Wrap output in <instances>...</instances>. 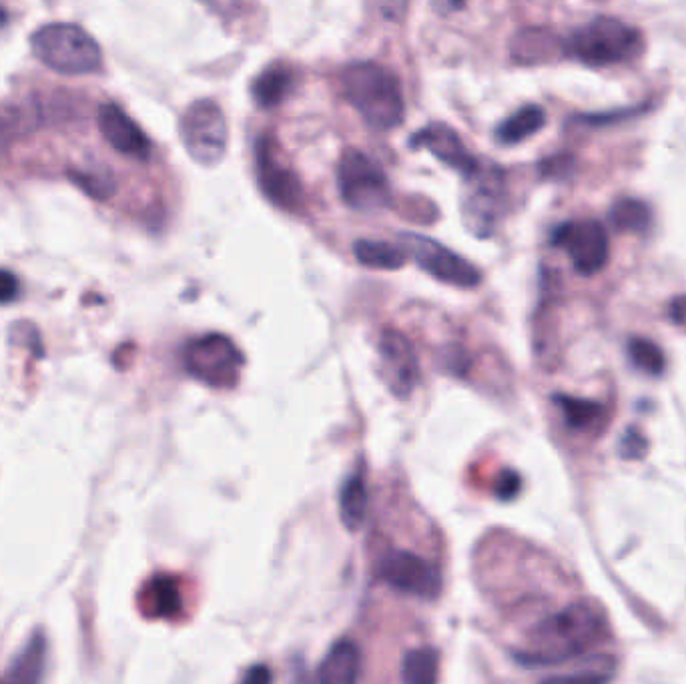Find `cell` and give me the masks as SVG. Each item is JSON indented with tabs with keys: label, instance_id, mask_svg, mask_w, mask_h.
Masks as SVG:
<instances>
[{
	"label": "cell",
	"instance_id": "6da1fadb",
	"mask_svg": "<svg viewBox=\"0 0 686 684\" xmlns=\"http://www.w3.org/2000/svg\"><path fill=\"white\" fill-rule=\"evenodd\" d=\"M605 616L588 603L570 604L548 616L530 636V648L520 654L526 664H556L592 648L605 636Z\"/></svg>",
	"mask_w": 686,
	"mask_h": 684
},
{
	"label": "cell",
	"instance_id": "7a4b0ae2",
	"mask_svg": "<svg viewBox=\"0 0 686 684\" xmlns=\"http://www.w3.org/2000/svg\"><path fill=\"white\" fill-rule=\"evenodd\" d=\"M345 101L375 131H392L405 115L402 82L394 71L374 61L352 62L340 75Z\"/></svg>",
	"mask_w": 686,
	"mask_h": 684
},
{
	"label": "cell",
	"instance_id": "3957f363",
	"mask_svg": "<svg viewBox=\"0 0 686 684\" xmlns=\"http://www.w3.org/2000/svg\"><path fill=\"white\" fill-rule=\"evenodd\" d=\"M565 52L590 67L620 65L643 52V35L633 25L615 17H596L570 32Z\"/></svg>",
	"mask_w": 686,
	"mask_h": 684
},
{
	"label": "cell",
	"instance_id": "277c9868",
	"mask_svg": "<svg viewBox=\"0 0 686 684\" xmlns=\"http://www.w3.org/2000/svg\"><path fill=\"white\" fill-rule=\"evenodd\" d=\"M32 55L61 75H91L102 65L99 42L72 22H51L32 35Z\"/></svg>",
	"mask_w": 686,
	"mask_h": 684
},
{
	"label": "cell",
	"instance_id": "5b68a950",
	"mask_svg": "<svg viewBox=\"0 0 686 684\" xmlns=\"http://www.w3.org/2000/svg\"><path fill=\"white\" fill-rule=\"evenodd\" d=\"M183 365L185 372L205 385L229 390L239 382L245 358L232 338L223 333H207L185 343Z\"/></svg>",
	"mask_w": 686,
	"mask_h": 684
},
{
	"label": "cell",
	"instance_id": "8992f818",
	"mask_svg": "<svg viewBox=\"0 0 686 684\" xmlns=\"http://www.w3.org/2000/svg\"><path fill=\"white\" fill-rule=\"evenodd\" d=\"M337 189L343 203L357 212H378L392 202L382 165L354 147H347L337 163Z\"/></svg>",
	"mask_w": 686,
	"mask_h": 684
},
{
	"label": "cell",
	"instance_id": "52a82bcc",
	"mask_svg": "<svg viewBox=\"0 0 686 684\" xmlns=\"http://www.w3.org/2000/svg\"><path fill=\"white\" fill-rule=\"evenodd\" d=\"M182 141L193 162L213 167L227 152L229 129L222 107L213 99L193 101L182 117Z\"/></svg>",
	"mask_w": 686,
	"mask_h": 684
},
{
	"label": "cell",
	"instance_id": "ba28073f",
	"mask_svg": "<svg viewBox=\"0 0 686 684\" xmlns=\"http://www.w3.org/2000/svg\"><path fill=\"white\" fill-rule=\"evenodd\" d=\"M255 177L259 189L283 212H297L303 203V185L292 165L283 159L273 135L265 133L255 145Z\"/></svg>",
	"mask_w": 686,
	"mask_h": 684
},
{
	"label": "cell",
	"instance_id": "9c48e42d",
	"mask_svg": "<svg viewBox=\"0 0 686 684\" xmlns=\"http://www.w3.org/2000/svg\"><path fill=\"white\" fill-rule=\"evenodd\" d=\"M400 240L404 242L405 255L412 257L418 267L430 273L438 282L464 290H474L476 285L482 283V273L474 263L468 262L462 255L448 250L432 237L420 233H402Z\"/></svg>",
	"mask_w": 686,
	"mask_h": 684
},
{
	"label": "cell",
	"instance_id": "30bf717a",
	"mask_svg": "<svg viewBox=\"0 0 686 684\" xmlns=\"http://www.w3.org/2000/svg\"><path fill=\"white\" fill-rule=\"evenodd\" d=\"M550 242L568 253L575 270L582 275H592L605 267L610 255V243L605 225L596 219H578L558 225Z\"/></svg>",
	"mask_w": 686,
	"mask_h": 684
},
{
	"label": "cell",
	"instance_id": "8fae6325",
	"mask_svg": "<svg viewBox=\"0 0 686 684\" xmlns=\"http://www.w3.org/2000/svg\"><path fill=\"white\" fill-rule=\"evenodd\" d=\"M472 187L462 199V217L465 227L478 237H490L502 215L504 179L498 167H482L480 173L468 179Z\"/></svg>",
	"mask_w": 686,
	"mask_h": 684
},
{
	"label": "cell",
	"instance_id": "7c38bea8",
	"mask_svg": "<svg viewBox=\"0 0 686 684\" xmlns=\"http://www.w3.org/2000/svg\"><path fill=\"white\" fill-rule=\"evenodd\" d=\"M380 578L398 593L435 598L442 590V574L435 564L405 550H395L380 563Z\"/></svg>",
	"mask_w": 686,
	"mask_h": 684
},
{
	"label": "cell",
	"instance_id": "4fadbf2b",
	"mask_svg": "<svg viewBox=\"0 0 686 684\" xmlns=\"http://www.w3.org/2000/svg\"><path fill=\"white\" fill-rule=\"evenodd\" d=\"M380 365L390 392L398 398H410L420 382V362L404 333L385 328L380 335Z\"/></svg>",
	"mask_w": 686,
	"mask_h": 684
},
{
	"label": "cell",
	"instance_id": "5bb4252c",
	"mask_svg": "<svg viewBox=\"0 0 686 684\" xmlns=\"http://www.w3.org/2000/svg\"><path fill=\"white\" fill-rule=\"evenodd\" d=\"M412 149H428L434 155L435 159L452 167L454 172L464 175L465 179L476 177L482 165L478 163L474 155L468 152L464 141L460 139V135L445 123H430L422 127L420 131L412 135L410 139Z\"/></svg>",
	"mask_w": 686,
	"mask_h": 684
},
{
	"label": "cell",
	"instance_id": "9a60e30c",
	"mask_svg": "<svg viewBox=\"0 0 686 684\" xmlns=\"http://www.w3.org/2000/svg\"><path fill=\"white\" fill-rule=\"evenodd\" d=\"M97 123H99V131L105 137V141L109 143L115 152L127 155V157H137V159L149 157L151 141L141 131V127L133 121L119 105L115 102L101 105L97 113Z\"/></svg>",
	"mask_w": 686,
	"mask_h": 684
},
{
	"label": "cell",
	"instance_id": "2e32d148",
	"mask_svg": "<svg viewBox=\"0 0 686 684\" xmlns=\"http://www.w3.org/2000/svg\"><path fill=\"white\" fill-rule=\"evenodd\" d=\"M362 674V653L352 641L333 644L325 654L317 678L320 684H357Z\"/></svg>",
	"mask_w": 686,
	"mask_h": 684
},
{
	"label": "cell",
	"instance_id": "e0dca14e",
	"mask_svg": "<svg viewBox=\"0 0 686 684\" xmlns=\"http://www.w3.org/2000/svg\"><path fill=\"white\" fill-rule=\"evenodd\" d=\"M295 85V71L287 62H272L252 82L253 101L262 109H273L282 105Z\"/></svg>",
	"mask_w": 686,
	"mask_h": 684
},
{
	"label": "cell",
	"instance_id": "ac0fdd59",
	"mask_svg": "<svg viewBox=\"0 0 686 684\" xmlns=\"http://www.w3.org/2000/svg\"><path fill=\"white\" fill-rule=\"evenodd\" d=\"M546 111L540 105H525L498 125L496 139L502 145H516L532 137L545 127Z\"/></svg>",
	"mask_w": 686,
	"mask_h": 684
},
{
	"label": "cell",
	"instance_id": "d6986e66",
	"mask_svg": "<svg viewBox=\"0 0 686 684\" xmlns=\"http://www.w3.org/2000/svg\"><path fill=\"white\" fill-rule=\"evenodd\" d=\"M143 606L153 618H173L182 610V593L169 576H157L145 588Z\"/></svg>",
	"mask_w": 686,
	"mask_h": 684
},
{
	"label": "cell",
	"instance_id": "ffe728a7",
	"mask_svg": "<svg viewBox=\"0 0 686 684\" xmlns=\"http://www.w3.org/2000/svg\"><path fill=\"white\" fill-rule=\"evenodd\" d=\"M355 260L360 265L370 270H382V272H395L402 270L408 255L402 247L385 242H370V240H357L354 243Z\"/></svg>",
	"mask_w": 686,
	"mask_h": 684
},
{
	"label": "cell",
	"instance_id": "44dd1931",
	"mask_svg": "<svg viewBox=\"0 0 686 684\" xmlns=\"http://www.w3.org/2000/svg\"><path fill=\"white\" fill-rule=\"evenodd\" d=\"M367 514V488L362 473L347 478L340 492V518L347 530H360Z\"/></svg>",
	"mask_w": 686,
	"mask_h": 684
},
{
	"label": "cell",
	"instance_id": "7402d4cb",
	"mask_svg": "<svg viewBox=\"0 0 686 684\" xmlns=\"http://www.w3.org/2000/svg\"><path fill=\"white\" fill-rule=\"evenodd\" d=\"M42 664H45V641L35 636L14 658L11 671L0 684H41Z\"/></svg>",
	"mask_w": 686,
	"mask_h": 684
},
{
	"label": "cell",
	"instance_id": "603a6c76",
	"mask_svg": "<svg viewBox=\"0 0 686 684\" xmlns=\"http://www.w3.org/2000/svg\"><path fill=\"white\" fill-rule=\"evenodd\" d=\"M555 403L565 416L566 426L572 428V430H590L605 416V405L595 402V400L558 393V395H555Z\"/></svg>",
	"mask_w": 686,
	"mask_h": 684
},
{
	"label": "cell",
	"instance_id": "cb8c5ba5",
	"mask_svg": "<svg viewBox=\"0 0 686 684\" xmlns=\"http://www.w3.org/2000/svg\"><path fill=\"white\" fill-rule=\"evenodd\" d=\"M440 656L434 648H414L402 661V683L438 684Z\"/></svg>",
	"mask_w": 686,
	"mask_h": 684
},
{
	"label": "cell",
	"instance_id": "d4e9b609",
	"mask_svg": "<svg viewBox=\"0 0 686 684\" xmlns=\"http://www.w3.org/2000/svg\"><path fill=\"white\" fill-rule=\"evenodd\" d=\"M610 222L618 232H646L653 223V212L645 202L635 197H623L610 207Z\"/></svg>",
	"mask_w": 686,
	"mask_h": 684
},
{
	"label": "cell",
	"instance_id": "484cf974",
	"mask_svg": "<svg viewBox=\"0 0 686 684\" xmlns=\"http://www.w3.org/2000/svg\"><path fill=\"white\" fill-rule=\"evenodd\" d=\"M628 355H630V362L635 363L640 372L648 373V375H660L665 372V353L650 340H645V338L630 340Z\"/></svg>",
	"mask_w": 686,
	"mask_h": 684
},
{
	"label": "cell",
	"instance_id": "4316f807",
	"mask_svg": "<svg viewBox=\"0 0 686 684\" xmlns=\"http://www.w3.org/2000/svg\"><path fill=\"white\" fill-rule=\"evenodd\" d=\"M646 450H648V442H646L645 436L635 430V428L626 430L623 440H620V446H618V453L625 460H643Z\"/></svg>",
	"mask_w": 686,
	"mask_h": 684
},
{
	"label": "cell",
	"instance_id": "83f0119b",
	"mask_svg": "<svg viewBox=\"0 0 686 684\" xmlns=\"http://www.w3.org/2000/svg\"><path fill=\"white\" fill-rule=\"evenodd\" d=\"M610 683V674L598 673V671H582V673L566 674V676H555L548 678L542 684H608Z\"/></svg>",
	"mask_w": 686,
	"mask_h": 684
},
{
	"label": "cell",
	"instance_id": "f1b7e54d",
	"mask_svg": "<svg viewBox=\"0 0 686 684\" xmlns=\"http://www.w3.org/2000/svg\"><path fill=\"white\" fill-rule=\"evenodd\" d=\"M520 486H522V480H520V476L516 472H510V470H506V472L500 473V478H498V482H496V496L500 498V500H512L520 492Z\"/></svg>",
	"mask_w": 686,
	"mask_h": 684
},
{
	"label": "cell",
	"instance_id": "f546056e",
	"mask_svg": "<svg viewBox=\"0 0 686 684\" xmlns=\"http://www.w3.org/2000/svg\"><path fill=\"white\" fill-rule=\"evenodd\" d=\"M19 297V280L7 270H0V305L14 302Z\"/></svg>",
	"mask_w": 686,
	"mask_h": 684
},
{
	"label": "cell",
	"instance_id": "4dcf8cb0",
	"mask_svg": "<svg viewBox=\"0 0 686 684\" xmlns=\"http://www.w3.org/2000/svg\"><path fill=\"white\" fill-rule=\"evenodd\" d=\"M272 671L267 664H253L247 673L243 674L242 683L239 684H272Z\"/></svg>",
	"mask_w": 686,
	"mask_h": 684
},
{
	"label": "cell",
	"instance_id": "1f68e13d",
	"mask_svg": "<svg viewBox=\"0 0 686 684\" xmlns=\"http://www.w3.org/2000/svg\"><path fill=\"white\" fill-rule=\"evenodd\" d=\"M12 137H14V125H12L11 119L7 115L0 113V157L9 152Z\"/></svg>",
	"mask_w": 686,
	"mask_h": 684
},
{
	"label": "cell",
	"instance_id": "d6a6232c",
	"mask_svg": "<svg viewBox=\"0 0 686 684\" xmlns=\"http://www.w3.org/2000/svg\"><path fill=\"white\" fill-rule=\"evenodd\" d=\"M4 22H7V14H4V11H2V9H0V27H2V25H4Z\"/></svg>",
	"mask_w": 686,
	"mask_h": 684
}]
</instances>
